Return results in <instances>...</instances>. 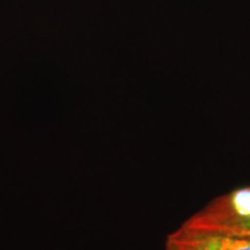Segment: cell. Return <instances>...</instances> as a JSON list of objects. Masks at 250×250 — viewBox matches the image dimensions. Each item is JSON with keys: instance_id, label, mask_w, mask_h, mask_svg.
<instances>
[{"instance_id": "obj_1", "label": "cell", "mask_w": 250, "mask_h": 250, "mask_svg": "<svg viewBox=\"0 0 250 250\" xmlns=\"http://www.w3.org/2000/svg\"><path fill=\"white\" fill-rule=\"evenodd\" d=\"M181 227L250 237V186L212 199Z\"/></svg>"}, {"instance_id": "obj_2", "label": "cell", "mask_w": 250, "mask_h": 250, "mask_svg": "<svg viewBox=\"0 0 250 250\" xmlns=\"http://www.w3.org/2000/svg\"><path fill=\"white\" fill-rule=\"evenodd\" d=\"M165 250H250V237L180 226L167 236Z\"/></svg>"}]
</instances>
